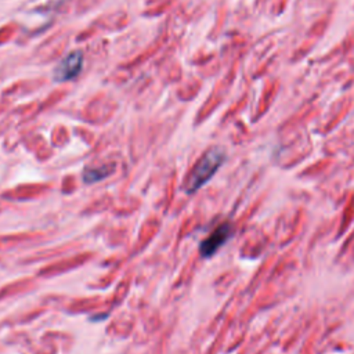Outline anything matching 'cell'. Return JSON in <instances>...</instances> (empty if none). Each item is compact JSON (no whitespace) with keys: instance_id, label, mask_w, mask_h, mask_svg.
Listing matches in <instances>:
<instances>
[{"instance_id":"cell-1","label":"cell","mask_w":354,"mask_h":354,"mask_svg":"<svg viewBox=\"0 0 354 354\" xmlns=\"http://www.w3.org/2000/svg\"><path fill=\"white\" fill-rule=\"evenodd\" d=\"M225 153L221 148H212L207 152L202 155V158L196 162V165L192 167L189 176L185 181V192L194 194L199 188H202L220 169V166L224 163Z\"/></svg>"},{"instance_id":"cell-2","label":"cell","mask_w":354,"mask_h":354,"mask_svg":"<svg viewBox=\"0 0 354 354\" xmlns=\"http://www.w3.org/2000/svg\"><path fill=\"white\" fill-rule=\"evenodd\" d=\"M83 68V54L79 50L71 51L61 62L55 66L53 72V77L55 82H68L75 79Z\"/></svg>"},{"instance_id":"cell-3","label":"cell","mask_w":354,"mask_h":354,"mask_svg":"<svg viewBox=\"0 0 354 354\" xmlns=\"http://www.w3.org/2000/svg\"><path fill=\"white\" fill-rule=\"evenodd\" d=\"M232 235V227L230 223L220 224L207 238H205L199 245V253L202 257H212Z\"/></svg>"},{"instance_id":"cell-4","label":"cell","mask_w":354,"mask_h":354,"mask_svg":"<svg viewBox=\"0 0 354 354\" xmlns=\"http://www.w3.org/2000/svg\"><path fill=\"white\" fill-rule=\"evenodd\" d=\"M115 165L109 163V165H101V166H88L84 169L82 177L84 180V183L91 184V183H98L101 180H104L105 177L111 176L113 173Z\"/></svg>"}]
</instances>
